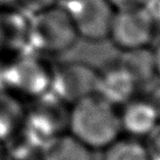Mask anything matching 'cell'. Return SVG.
<instances>
[{
	"mask_svg": "<svg viewBox=\"0 0 160 160\" xmlns=\"http://www.w3.org/2000/svg\"><path fill=\"white\" fill-rule=\"evenodd\" d=\"M68 132L93 152L122 136L118 108L93 93L70 105Z\"/></svg>",
	"mask_w": 160,
	"mask_h": 160,
	"instance_id": "1",
	"label": "cell"
},
{
	"mask_svg": "<svg viewBox=\"0 0 160 160\" xmlns=\"http://www.w3.org/2000/svg\"><path fill=\"white\" fill-rule=\"evenodd\" d=\"M66 9L78 38L90 42L109 38L116 9L108 0H67Z\"/></svg>",
	"mask_w": 160,
	"mask_h": 160,
	"instance_id": "6",
	"label": "cell"
},
{
	"mask_svg": "<svg viewBox=\"0 0 160 160\" xmlns=\"http://www.w3.org/2000/svg\"><path fill=\"white\" fill-rule=\"evenodd\" d=\"M7 159V154H6V148H5V144L0 140V160Z\"/></svg>",
	"mask_w": 160,
	"mask_h": 160,
	"instance_id": "22",
	"label": "cell"
},
{
	"mask_svg": "<svg viewBox=\"0 0 160 160\" xmlns=\"http://www.w3.org/2000/svg\"><path fill=\"white\" fill-rule=\"evenodd\" d=\"M144 7L147 11V13L151 15L154 23H160V0H147Z\"/></svg>",
	"mask_w": 160,
	"mask_h": 160,
	"instance_id": "18",
	"label": "cell"
},
{
	"mask_svg": "<svg viewBox=\"0 0 160 160\" xmlns=\"http://www.w3.org/2000/svg\"><path fill=\"white\" fill-rule=\"evenodd\" d=\"M140 85L120 64L99 72L96 93L107 102L119 108L137 96Z\"/></svg>",
	"mask_w": 160,
	"mask_h": 160,
	"instance_id": "9",
	"label": "cell"
},
{
	"mask_svg": "<svg viewBox=\"0 0 160 160\" xmlns=\"http://www.w3.org/2000/svg\"><path fill=\"white\" fill-rule=\"evenodd\" d=\"M70 105L52 91L34 98L31 107H26L25 123L42 142L68 132Z\"/></svg>",
	"mask_w": 160,
	"mask_h": 160,
	"instance_id": "5",
	"label": "cell"
},
{
	"mask_svg": "<svg viewBox=\"0 0 160 160\" xmlns=\"http://www.w3.org/2000/svg\"><path fill=\"white\" fill-rule=\"evenodd\" d=\"M28 19L20 11L0 8V54L18 52L27 43Z\"/></svg>",
	"mask_w": 160,
	"mask_h": 160,
	"instance_id": "10",
	"label": "cell"
},
{
	"mask_svg": "<svg viewBox=\"0 0 160 160\" xmlns=\"http://www.w3.org/2000/svg\"><path fill=\"white\" fill-rule=\"evenodd\" d=\"M53 68L35 55H20L5 69L6 89L20 98H38L50 91Z\"/></svg>",
	"mask_w": 160,
	"mask_h": 160,
	"instance_id": "3",
	"label": "cell"
},
{
	"mask_svg": "<svg viewBox=\"0 0 160 160\" xmlns=\"http://www.w3.org/2000/svg\"><path fill=\"white\" fill-rule=\"evenodd\" d=\"M144 144L150 160H160V122L144 139Z\"/></svg>",
	"mask_w": 160,
	"mask_h": 160,
	"instance_id": "16",
	"label": "cell"
},
{
	"mask_svg": "<svg viewBox=\"0 0 160 160\" xmlns=\"http://www.w3.org/2000/svg\"><path fill=\"white\" fill-rule=\"evenodd\" d=\"M157 25L145 7L117 9L109 39L123 52L147 48L154 38Z\"/></svg>",
	"mask_w": 160,
	"mask_h": 160,
	"instance_id": "4",
	"label": "cell"
},
{
	"mask_svg": "<svg viewBox=\"0 0 160 160\" xmlns=\"http://www.w3.org/2000/svg\"><path fill=\"white\" fill-rule=\"evenodd\" d=\"M147 98L152 103V105L154 107V109L157 110V112H158V115L160 117V84H158L152 89V91L147 96Z\"/></svg>",
	"mask_w": 160,
	"mask_h": 160,
	"instance_id": "19",
	"label": "cell"
},
{
	"mask_svg": "<svg viewBox=\"0 0 160 160\" xmlns=\"http://www.w3.org/2000/svg\"><path fill=\"white\" fill-rule=\"evenodd\" d=\"M55 5L56 0H19L17 6L21 13H26L32 17L53 7Z\"/></svg>",
	"mask_w": 160,
	"mask_h": 160,
	"instance_id": "15",
	"label": "cell"
},
{
	"mask_svg": "<svg viewBox=\"0 0 160 160\" xmlns=\"http://www.w3.org/2000/svg\"><path fill=\"white\" fill-rule=\"evenodd\" d=\"M6 160H12V159H6Z\"/></svg>",
	"mask_w": 160,
	"mask_h": 160,
	"instance_id": "23",
	"label": "cell"
},
{
	"mask_svg": "<svg viewBox=\"0 0 160 160\" xmlns=\"http://www.w3.org/2000/svg\"><path fill=\"white\" fill-rule=\"evenodd\" d=\"M113 6V8L125 9V8H134V7H142L146 4L147 0H108Z\"/></svg>",
	"mask_w": 160,
	"mask_h": 160,
	"instance_id": "17",
	"label": "cell"
},
{
	"mask_svg": "<svg viewBox=\"0 0 160 160\" xmlns=\"http://www.w3.org/2000/svg\"><path fill=\"white\" fill-rule=\"evenodd\" d=\"M153 52V60H154V67H156V74L158 77H160V42L158 43Z\"/></svg>",
	"mask_w": 160,
	"mask_h": 160,
	"instance_id": "20",
	"label": "cell"
},
{
	"mask_svg": "<svg viewBox=\"0 0 160 160\" xmlns=\"http://www.w3.org/2000/svg\"><path fill=\"white\" fill-rule=\"evenodd\" d=\"M19 0H0L1 7H9V6H17Z\"/></svg>",
	"mask_w": 160,
	"mask_h": 160,
	"instance_id": "21",
	"label": "cell"
},
{
	"mask_svg": "<svg viewBox=\"0 0 160 160\" xmlns=\"http://www.w3.org/2000/svg\"><path fill=\"white\" fill-rule=\"evenodd\" d=\"M77 39L66 7L55 5L28 19L27 43L41 54L55 55L67 52Z\"/></svg>",
	"mask_w": 160,
	"mask_h": 160,
	"instance_id": "2",
	"label": "cell"
},
{
	"mask_svg": "<svg viewBox=\"0 0 160 160\" xmlns=\"http://www.w3.org/2000/svg\"><path fill=\"white\" fill-rule=\"evenodd\" d=\"M39 160H95V152L69 132L49 139L38 156Z\"/></svg>",
	"mask_w": 160,
	"mask_h": 160,
	"instance_id": "11",
	"label": "cell"
},
{
	"mask_svg": "<svg viewBox=\"0 0 160 160\" xmlns=\"http://www.w3.org/2000/svg\"><path fill=\"white\" fill-rule=\"evenodd\" d=\"M123 53L124 58H122L119 64L133 76L139 85L150 82L154 76H157L153 52L148 47Z\"/></svg>",
	"mask_w": 160,
	"mask_h": 160,
	"instance_id": "13",
	"label": "cell"
},
{
	"mask_svg": "<svg viewBox=\"0 0 160 160\" xmlns=\"http://www.w3.org/2000/svg\"><path fill=\"white\" fill-rule=\"evenodd\" d=\"M122 134L144 140L160 122L157 110L147 97L136 96L118 108Z\"/></svg>",
	"mask_w": 160,
	"mask_h": 160,
	"instance_id": "8",
	"label": "cell"
},
{
	"mask_svg": "<svg viewBox=\"0 0 160 160\" xmlns=\"http://www.w3.org/2000/svg\"><path fill=\"white\" fill-rule=\"evenodd\" d=\"M102 152V160H150L144 140L120 136Z\"/></svg>",
	"mask_w": 160,
	"mask_h": 160,
	"instance_id": "14",
	"label": "cell"
},
{
	"mask_svg": "<svg viewBox=\"0 0 160 160\" xmlns=\"http://www.w3.org/2000/svg\"><path fill=\"white\" fill-rule=\"evenodd\" d=\"M99 71L80 61L64 62L53 68L50 91L69 105L96 93Z\"/></svg>",
	"mask_w": 160,
	"mask_h": 160,
	"instance_id": "7",
	"label": "cell"
},
{
	"mask_svg": "<svg viewBox=\"0 0 160 160\" xmlns=\"http://www.w3.org/2000/svg\"><path fill=\"white\" fill-rule=\"evenodd\" d=\"M26 105L22 98L6 88L0 89V140L7 142L25 123Z\"/></svg>",
	"mask_w": 160,
	"mask_h": 160,
	"instance_id": "12",
	"label": "cell"
}]
</instances>
